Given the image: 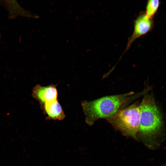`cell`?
Here are the masks:
<instances>
[{"instance_id": "cell-3", "label": "cell", "mask_w": 166, "mask_h": 166, "mask_svg": "<svg viewBox=\"0 0 166 166\" xmlns=\"http://www.w3.org/2000/svg\"><path fill=\"white\" fill-rule=\"evenodd\" d=\"M140 113L139 104L136 102L105 119L124 135L137 139Z\"/></svg>"}, {"instance_id": "cell-6", "label": "cell", "mask_w": 166, "mask_h": 166, "mask_svg": "<svg viewBox=\"0 0 166 166\" xmlns=\"http://www.w3.org/2000/svg\"><path fill=\"white\" fill-rule=\"evenodd\" d=\"M44 108L48 117L51 119L61 121L65 117L62 107L57 100L44 103Z\"/></svg>"}, {"instance_id": "cell-2", "label": "cell", "mask_w": 166, "mask_h": 166, "mask_svg": "<svg viewBox=\"0 0 166 166\" xmlns=\"http://www.w3.org/2000/svg\"><path fill=\"white\" fill-rule=\"evenodd\" d=\"M149 90L143 95L139 104L140 121L138 133L144 137L150 138L161 132L164 124L161 112L153 95L149 93Z\"/></svg>"}, {"instance_id": "cell-7", "label": "cell", "mask_w": 166, "mask_h": 166, "mask_svg": "<svg viewBox=\"0 0 166 166\" xmlns=\"http://www.w3.org/2000/svg\"><path fill=\"white\" fill-rule=\"evenodd\" d=\"M5 3L9 11V16L14 18L17 16L29 17L30 13L22 8L16 0H2Z\"/></svg>"}, {"instance_id": "cell-8", "label": "cell", "mask_w": 166, "mask_h": 166, "mask_svg": "<svg viewBox=\"0 0 166 166\" xmlns=\"http://www.w3.org/2000/svg\"><path fill=\"white\" fill-rule=\"evenodd\" d=\"M159 3V0H148L145 13L148 18H152L158 9Z\"/></svg>"}, {"instance_id": "cell-4", "label": "cell", "mask_w": 166, "mask_h": 166, "mask_svg": "<svg viewBox=\"0 0 166 166\" xmlns=\"http://www.w3.org/2000/svg\"><path fill=\"white\" fill-rule=\"evenodd\" d=\"M153 27L152 18H148L145 14H142L138 16L135 21L132 34L128 38L126 47L123 54L128 50L136 39L150 31Z\"/></svg>"}, {"instance_id": "cell-5", "label": "cell", "mask_w": 166, "mask_h": 166, "mask_svg": "<svg viewBox=\"0 0 166 166\" xmlns=\"http://www.w3.org/2000/svg\"><path fill=\"white\" fill-rule=\"evenodd\" d=\"M34 93L36 97L43 103L57 100V91L54 85L47 86L38 85Z\"/></svg>"}, {"instance_id": "cell-1", "label": "cell", "mask_w": 166, "mask_h": 166, "mask_svg": "<svg viewBox=\"0 0 166 166\" xmlns=\"http://www.w3.org/2000/svg\"><path fill=\"white\" fill-rule=\"evenodd\" d=\"M149 87L135 93L132 91L124 93L104 96L92 101L81 103L85 122L89 126L97 120L106 118L125 108L132 101L145 94Z\"/></svg>"}]
</instances>
